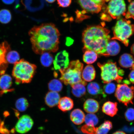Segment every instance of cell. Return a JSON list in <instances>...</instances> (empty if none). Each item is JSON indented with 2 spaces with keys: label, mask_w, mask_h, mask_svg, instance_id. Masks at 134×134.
Wrapping results in <instances>:
<instances>
[{
  "label": "cell",
  "mask_w": 134,
  "mask_h": 134,
  "mask_svg": "<svg viewBox=\"0 0 134 134\" xmlns=\"http://www.w3.org/2000/svg\"><path fill=\"white\" fill-rule=\"evenodd\" d=\"M40 61L42 65L46 67H49L53 61V57L49 53H45L41 54Z\"/></svg>",
  "instance_id": "obj_26"
},
{
  "label": "cell",
  "mask_w": 134,
  "mask_h": 134,
  "mask_svg": "<svg viewBox=\"0 0 134 134\" xmlns=\"http://www.w3.org/2000/svg\"><path fill=\"white\" fill-rule=\"evenodd\" d=\"M60 96L58 92L50 91L45 97V103L49 108H53L58 104Z\"/></svg>",
  "instance_id": "obj_15"
},
{
  "label": "cell",
  "mask_w": 134,
  "mask_h": 134,
  "mask_svg": "<svg viewBox=\"0 0 134 134\" xmlns=\"http://www.w3.org/2000/svg\"><path fill=\"white\" fill-rule=\"evenodd\" d=\"M113 134H126L124 132L121 131H118L115 132Z\"/></svg>",
  "instance_id": "obj_40"
},
{
  "label": "cell",
  "mask_w": 134,
  "mask_h": 134,
  "mask_svg": "<svg viewBox=\"0 0 134 134\" xmlns=\"http://www.w3.org/2000/svg\"><path fill=\"white\" fill-rule=\"evenodd\" d=\"M10 45L7 42L4 41L0 43V73L4 75L8 67V63L6 60V55L10 50Z\"/></svg>",
  "instance_id": "obj_12"
},
{
  "label": "cell",
  "mask_w": 134,
  "mask_h": 134,
  "mask_svg": "<svg viewBox=\"0 0 134 134\" xmlns=\"http://www.w3.org/2000/svg\"><path fill=\"white\" fill-rule=\"evenodd\" d=\"M85 85L81 83L76 84L72 87V93L74 96L77 98H80L86 93Z\"/></svg>",
  "instance_id": "obj_24"
},
{
  "label": "cell",
  "mask_w": 134,
  "mask_h": 134,
  "mask_svg": "<svg viewBox=\"0 0 134 134\" xmlns=\"http://www.w3.org/2000/svg\"><path fill=\"white\" fill-rule=\"evenodd\" d=\"M85 115L83 112L80 109H76L72 111L70 114V119L75 124L79 125L85 121Z\"/></svg>",
  "instance_id": "obj_18"
},
{
  "label": "cell",
  "mask_w": 134,
  "mask_h": 134,
  "mask_svg": "<svg viewBox=\"0 0 134 134\" xmlns=\"http://www.w3.org/2000/svg\"><path fill=\"white\" fill-rule=\"evenodd\" d=\"M6 60L8 63L13 64L19 61L20 55L15 51H10L7 54L6 57Z\"/></svg>",
  "instance_id": "obj_30"
},
{
  "label": "cell",
  "mask_w": 134,
  "mask_h": 134,
  "mask_svg": "<svg viewBox=\"0 0 134 134\" xmlns=\"http://www.w3.org/2000/svg\"><path fill=\"white\" fill-rule=\"evenodd\" d=\"M10 12L7 9L0 10V23L3 24H7L10 23L12 19Z\"/></svg>",
  "instance_id": "obj_28"
},
{
  "label": "cell",
  "mask_w": 134,
  "mask_h": 134,
  "mask_svg": "<svg viewBox=\"0 0 134 134\" xmlns=\"http://www.w3.org/2000/svg\"><path fill=\"white\" fill-rule=\"evenodd\" d=\"M48 3H54L56 0H46Z\"/></svg>",
  "instance_id": "obj_41"
},
{
  "label": "cell",
  "mask_w": 134,
  "mask_h": 134,
  "mask_svg": "<svg viewBox=\"0 0 134 134\" xmlns=\"http://www.w3.org/2000/svg\"><path fill=\"white\" fill-rule=\"evenodd\" d=\"M112 127L113 125L111 122L105 121L98 128H96V134H107Z\"/></svg>",
  "instance_id": "obj_25"
},
{
  "label": "cell",
  "mask_w": 134,
  "mask_h": 134,
  "mask_svg": "<svg viewBox=\"0 0 134 134\" xmlns=\"http://www.w3.org/2000/svg\"><path fill=\"white\" fill-rule=\"evenodd\" d=\"M81 130L85 134H96V128L95 127L85 125L81 127Z\"/></svg>",
  "instance_id": "obj_32"
},
{
  "label": "cell",
  "mask_w": 134,
  "mask_h": 134,
  "mask_svg": "<svg viewBox=\"0 0 134 134\" xmlns=\"http://www.w3.org/2000/svg\"><path fill=\"white\" fill-rule=\"evenodd\" d=\"M114 36L112 40H117L122 42L125 46L129 44V38L134 33V25L126 19H120L113 28Z\"/></svg>",
  "instance_id": "obj_7"
},
{
  "label": "cell",
  "mask_w": 134,
  "mask_h": 134,
  "mask_svg": "<svg viewBox=\"0 0 134 134\" xmlns=\"http://www.w3.org/2000/svg\"><path fill=\"white\" fill-rule=\"evenodd\" d=\"M110 31L104 26H89L82 33L83 51L93 50L98 56H103L107 45L110 40Z\"/></svg>",
  "instance_id": "obj_2"
},
{
  "label": "cell",
  "mask_w": 134,
  "mask_h": 134,
  "mask_svg": "<svg viewBox=\"0 0 134 134\" xmlns=\"http://www.w3.org/2000/svg\"><path fill=\"white\" fill-rule=\"evenodd\" d=\"M115 96L119 101L126 106L131 103L133 104L134 98V87L129 86L125 83L119 84L115 93Z\"/></svg>",
  "instance_id": "obj_8"
},
{
  "label": "cell",
  "mask_w": 134,
  "mask_h": 134,
  "mask_svg": "<svg viewBox=\"0 0 134 134\" xmlns=\"http://www.w3.org/2000/svg\"><path fill=\"white\" fill-rule=\"evenodd\" d=\"M63 85L60 80L53 79L48 83V88L50 91L60 92L62 90Z\"/></svg>",
  "instance_id": "obj_27"
},
{
  "label": "cell",
  "mask_w": 134,
  "mask_h": 134,
  "mask_svg": "<svg viewBox=\"0 0 134 134\" xmlns=\"http://www.w3.org/2000/svg\"><path fill=\"white\" fill-rule=\"evenodd\" d=\"M98 65L101 70V79L104 83H110L114 80L119 83L121 82L124 71L117 67L116 63L109 61L102 64L98 63Z\"/></svg>",
  "instance_id": "obj_6"
},
{
  "label": "cell",
  "mask_w": 134,
  "mask_h": 134,
  "mask_svg": "<svg viewBox=\"0 0 134 134\" xmlns=\"http://www.w3.org/2000/svg\"><path fill=\"white\" fill-rule=\"evenodd\" d=\"M29 106V103L27 99L24 98H21L16 100V108L18 110L23 112L26 110Z\"/></svg>",
  "instance_id": "obj_29"
},
{
  "label": "cell",
  "mask_w": 134,
  "mask_h": 134,
  "mask_svg": "<svg viewBox=\"0 0 134 134\" xmlns=\"http://www.w3.org/2000/svg\"><path fill=\"white\" fill-rule=\"evenodd\" d=\"M34 124V122L31 116L27 115H23L17 122L15 130L19 133H26L31 129Z\"/></svg>",
  "instance_id": "obj_10"
},
{
  "label": "cell",
  "mask_w": 134,
  "mask_h": 134,
  "mask_svg": "<svg viewBox=\"0 0 134 134\" xmlns=\"http://www.w3.org/2000/svg\"><path fill=\"white\" fill-rule=\"evenodd\" d=\"M70 63L68 53L65 50L58 53L53 61L54 68L56 70L65 69L68 68Z\"/></svg>",
  "instance_id": "obj_11"
},
{
  "label": "cell",
  "mask_w": 134,
  "mask_h": 134,
  "mask_svg": "<svg viewBox=\"0 0 134 134\" xmlns=\"http://www.w3.org/2000/svg\"><path fill=\"white\" fill-rule=\"evenodd\" d=\"M58 105V108L60 110L63 112H66L73 108L74 103L71 98L64 97L60 98Z\"/></svg>",
  "instance_id": "obj_19"
},
{
  "label": "cell",
  "mask_w": 134,
  "mask_h": 134,
  "mask_svg": "<svg viewBox=\"0 0 134 134\" xmlns=\"http://www.w3.org/2000/svg\"><path fill=\"white\" fill-rule=\"evenodd\" d=\"M125 117L127 121H133L134 120V109H128L125 113Z\"/></svg>",
  "instance_id": "obj_35"
},
{
  "label": "cell",
  "mask_w": 134,
  "mask_h": 134,
  "mask_svg": "<svg viewBox=\"0 0 134 134\" xmlns=\"http://www.w3.org/2000/svg\"><path fill=\"white\" fill-rule=\"evenodd\" d=\"M125 16V18L127 19L132 18L134 19V1L131 2L130 3Z\"/></svg>",
  "instance_id": "obj_33"
},
{
  "label": "cell",
  "mask_w": 134,
  "mask_h": 134,
  "mask_svg": "<svg viewBox=\"0 0 134 134\" xmlns=\"http://www.w3.org/2000/svg\"><path fill=\"white\" fill-rule=\"evenodd\" d=\"M85 121L86 125L94 127L98 124L99 120L96 115L93 113H89L85 116Z\"/></svg>",
  "instance_id": "obj_31"
},
{
  "label": "cell",
  "mask_w": 134,
  "mask_h": 134,
  "mask_svg": "<svg viewBox=\"0 0 134 134\" xmlns=\"http://www.w3.org/2000/svg\"><path fill=\"white\" fill-rule=\"evenodd\" d=\"M129 78L131 82L134 84V69L132 70L129 75Z\"/></svg>",
  "instance_id": "obj_37"
},
{
  "label": "cell",
  "mask_w": 134,
  "mask_h": 134,
  "mask_svg": "<svg viewBox=\"0 0 134 134\" xmlns=\"http://www.w3.org/2000/svg\"><path fill=\"white\" fill-rule=\"evenodd\" d=\"M96 71L92 65H88L85 67L81 74L82 79L86 82H90L95 79Z\"/></svg>",
  "instance_id": "obj_16"
},
{
  "label": "cell",
  "mask_w": 134,
  "mask_h": 134,
  "mask_svg": "<svg viewBox=\"0 0 134 134\" xmlns=\"http://www.w3.org/2000/svg\"><path fill=\"white\" fill-rule=\"evenodd\" d=\"M83 108L87 113H97L99 109V104L98 101L93 99H88L84 103Z\"/></svg>",
  "instance_id": "obj_17"
},
{
  "label": "cell",
  "mask_w": 134,
  "mask_h": 134,
  "mask_svg": "<svg viewBox=\"0 0 134 134\" xmlns=\"http://www.w3.org/2000/svg\"><path fill=\"white\" fill-rule=\"evenodd\" d=\"M29 35L32 50L36 54L54 53L58 50L60 34L53 23L35 26L30 30Z\"/></svg>",
  "instance_id": "obj_1"
},
{
  "label": "cell",
  "mask_w": 134,
  "mask_h": 134,
  "mask_svg": "<svg viewBox=\"0 0 134 134\" xmlns=\"http://www.w3.org/2000/svg\"><path fill=\"white\" fill-rule=\"evenodd\" d=\"M103 113L111 117L114 116L118 111L117 103L110 101L105 102L102 107Z\"/></svg>",
  "instance_id": "obj_20"
},
{
  "label": "cell",
  "mask_w": 134,
  "mask_h": 134,
  "mask_svg": "<svg viewBox=\"0 0 134 134\" xmlns=\"http://www.w3.org/2000/svg\"><path fill=\"white\" fill-rule=\"evenodd\" d=\"M78 2L84 11L94 14L101 11L105 0H77Z\"/></svg>",
  "instance_id": "obj_9"
},
{
  "label": "cell",
  "mask_w": 134,
  "mask_h": 134,
  "mask_svg": "<svg viewBox=\"0 0 134 134\" xmlns=\"http://www.w3.org/2000/svg\"><path fill=\"white\" fill-rule=\"evenodd\" d=\"M12 79L11 76L8 74L2 75L0 77V94L12 91L14 90L10 89L12 85Z\"/></svg>",
  "instance_id": "obj_14"
},
{
  "label": "cell",
  "mask_w": 134,
  "mask_h": 134,
  "mask_svg": "<svg viewBox=\"0 0 134 134\" xmlns=\"http://www.w3.org/2000/svg\"><path fill=\"white\" fill-rule=\"evenodd\" d=\"M87 89L88 93L94 96L101 94L103 95V97L106 96L100 85L95 82H92L89 83Z\"/></svg>",
  "instance_id": "obj_22"
},
{
  "label": "cell",
  "mask_w": 134,
  "mask_h": 134,
  "mask_svg": "<svg viewBox=\"0 0 134 134\" xmlns=\"http://www.w3.org/2000/svg\"><path fill=\"white\" fill-rule=\"evenodd\" d=\"M104 91L107 94H110L113 93L116 90V86L114 83H107L103 87Z\"/></svg>",
  "instance_id": "obj_34"
},
{
  "label": "cell",
  "mask_w": 134,
  "mask_h": 134,
  "mask_svg": "<svg viewBox=\"0 0 134 134\" xmlns=\"http://www.w3.org/2000/svg\"><path fill=\"white\" fill-rule=\"evenodd\" d=\"M58 4L60 7L67 8L71 4L72 0H57Z\"/></svg>",
  "instance_id": "obj_36"
},
{
  "label": "cell",
  "mask_w": 134,
  "mask_h": 134,
  "mask_svg": "<svg viewBox=\"0 0 134 134\" xmlns=\"http://www.w3.org/2000/svg\"><path fill=\"white\" fill-rule=\"evenodd\" d=\"M133 69H134V68H133ZM132 70H133V69H132Z\"/></svg>",
  "instance_id": "obj_42"
},
{
  "label": "cell",
  "mask_w": 134,
  "mask_h": 134,
  "mask_svg": "<svg viewBox=\"0 0 134 134\" xmlns=\"http://www.w3.org/2000/svg\"><path fill=\"white\" fill-rule=\"evenodd\" d=\"M83 66V64L79 60L71 62L68 68L59 70L61 74L60 81L65 85H69L71 87L79 83L86 85V82L84 81L81 77Z\"/></svg>",
  "instance_id": "obj_3"
},
{
  "label": "cell",
  "mask_w": 134,
  "mask_h": 134,
  "mask_svg": "<svg viewBox=\"0 0 134 134\" xmlns=\"http://www.w3.org/2000/svg\"><path fill=\"white\" fill-rule=\"evenodd\" d=\"M15 1V0H2L3 3L7 5L12 4L13 3H14Z\"/></svg>",
  "instance_id": "obj_38"
},
{
  "label": "cell",
  "mask_w": 134,
  "mask_h": 134,
  "mask_svg": "<svg viewBox=\"0 0 134 134\" xmlns=\"http://www.w3.org/2000/svg\"><path fill=\"white\" fill-rule=\"evenodd\" d=\"M103 7V12L100 18L103 20L109 21L113 19H120L126 14V6L124 0H105Z\"/></svg>",
  "instance_id": "obj_5"
},
{
  "label": "cell",
  "mask_w": 134,
  "mask_h": 134,
  "mask_svg": "<svg viewBox=\"0 0 134 134\" xmlns=\"http://www.w3.org/2000/svg\"><path fill=\"white\" fill-rule=\"evenodd\" d=\"M120 47L119 43L115 40L110 39L107 45L103 56H115L120 53Z\"/></svg>",
  "instance_id": "obj_13"
},
{
  "label": "cell",
  "mask_w": 134,
  "mask_h": 134,
  "mask_svg": "<svg viewBox=\"0 0 134 134\" xmlns=\"http://www.w3.org/2000/svg\"><path fill=\"white\" fill-rule=\"evenodd\" d=\"M131 51L132 54H133L134 56V44H133L131 46Z\"/></svg>",
  "instance_id": "obj_39"
},
{
  "label": "cell",
  "mask_w": 134,
  "mask_h": 134,
  "mask_svg": "<svg viewBox=\"0 0 134 134\" xmlns=\"http://www.w3.org/2000/svg\"><path fill=\"white\" fill-rule=\"evenodd\" d=\"M119 63L124 68H130L133 69L134 68V59L133 56L128 53H125L120 56Z\"/></svg>",
  "instance_id": "obj_21"
},
{
  "label": "cell",
  "mask_w": 134,
  "mask_h": 134,
  "mask_svg": "<svg viewBox=\"0 0 134 134\" xmlns=\"http://www.w3.org/2000/svg\"><path fill=\"white\" fill-rule=\"evenodd\" d=\"M83 52V60L85 63L90 65L96 61L98 56L95 52L89 50H84Z\"/></svg>",
  "instance_id": "obj_23"
},
{
  "label": "cell",
  "mask_w": 134,
  "mask_h": 134,
  "mask_svg": "<svg viewBox=\"0 0 134 134\" xmlns=\"http://www.w3.org/2000/svg\"><path fill=\"white\" fill-rule=\"evenodd\" d=\"M36 65L23 59L14 64L12 75L17 84L31 82L36 72Z\"/></svg>",
  "instance_id": "obj_4"
}]
</instances>
